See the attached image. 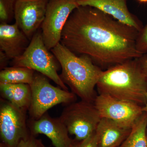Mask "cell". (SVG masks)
<instances>
[{"label":"cell","instance_id":"1","mask_svg":"<svg viewBox=\"0 0 147 147\" xmlns=\"http://www.w3.org/2000/svg\"><path fill=\"white\" fill-rule=\"evenodd\" d=\"M139 31L88 6H79L64 27L61 43L76 55L89 56L105 69L142 57L136 47Z\"/></svg>","mask_w":147,"mask_h":147},{"label":"cell","instance_id":"2","mask_svg":"<svg viewBox=\"0 0 147 147\" xmlns=\"http://www.w3.org/2000/svg\"><path fill=\"white\" fill-rule=\"evenodd\" d=\"M99 94L144 106L146 102L147 78L139 58L103 70L96 85Z\"/></svg>","mask_w":147,"mask_h":147},{"label":"cell","instance_id":"3","mask_svg":"<svg viewBox=\"0 0 147 147\" xmlns=\"http://www.w3.org/2000/svg\"><path fill=\"white\" fill-rule=\"evenodd\" d=\"M60 64L62 81L81 100L94 102L95 88L102 71L86 55L77 56L61 42L51 50Z\"/></svg>","mask_w":147,"mask_h":147},{"label":"cell","instance_id":"4","mask_svg":"<svg viewBox=\"0 0 147 147\" xmlns=\"http://www.w3.org/2000/svg\"><path fill=\"white\" fill-rule=\"evenodd\" d=\"M49 51L43 41L42 32L38 31L32 38L24 54L13 60L11 64L33 69L51 79L63 89L68 90L58 74L60 64Z\"/></svg>","mask_w":147,"mask_h":147},{"label":"cell","instance_id":"5","mask_svg":"<svg viewBox=\"0 0 147 147\" xmlns=\"http://www.w3.org/2000/svg\"><path fill=\"white\" fill-rule=\"evenodd\" d=\"M31 101L28 110L30 119H38L55 105H66L77 101V96L72 92L54 86L47 77L35 72L33 80L30 85Z\"/></svg>","mask_w":147,"mask_h":147},{"label":"cell","instance_id":"6","mask_svg":"<svg viewBox=\"0 0 147 147\" xmlns=\"http://www.w3.org/2000/svg\"><path fill=\"white\" fill-rule=\"evenodd\" d=\"M59 118L78 141L94 132L101 119L94 102L82 100L66 105Z\"/></svg>","mask_w":147,"mask_h":147},{"label":"cell","instance_id":"7","mask_svg":"<svg viewBox=\"0 0 147 147\" xmlns=\"http://www.w3.org/2000/svg\"><path fill=\"white\" fill-rule=\"evenodd\" d=\"M27 112L1 98L0 147H16L31 135L27 121Z\"/></svg>","mask_w":147,"mask_h":147},{"label":"cell","instance_id":"8","mask_svg":"<svg viewBox=\"0 0 147 147\" xmlns=\"http://www.w3.org/2000/svg\"><path fill=\"white\" fill-rule=\"evenodd\" d=\"M79 6L76 0H49L40 26L42 39L48 50L60 42L63 30L67 19Z\"/></svg>","mask_w":147,"mask_h":147},{"label":"cell","instance_id":"9","mask_svg":"<svg viewBox=\"0 0 147 147\" xmlns=\"http://www.w3.org/2000/svg\"><path fill=\"white\" fill-rule=\"evenodd\" d=\"M94 103L101 118L110 119L129 128L144 113L143 106L102 94L97 95Z\"/></svg>","mask_w":147,"mask_h":147},{"label":"cell","instance_id":"10","mask_svg":"<svg viewBox=\"0 0 147 147\" xmlns=\"http://www.w3.org/2000/svg\"><path fill=\"white\" fill-rule=\"evenodd\" d=\"M49 0H16L15 23L30 40L41 26Z\"/></svg>","mask_w":147,"mask_h":147},{"label":"cell","instance_id":"11","mask_svg":"<svg viewBox=\"0 0 147 147\" xmlns=\"http://www.w3.org/2000/svg\"><path fill=\"white\" fill-rule=\"evenodd\" d=\"M28 125L32 135H45L55 147L72 146L74 139L69 137L66 127L59 117H52L46 113L38 119H30Z\"/></svg>","mask_w":147,"mask_h":147},{"label":"cell","instance_id":"12","mask_svg":"<svg viewBox=\"0 0 147 147\" xmlns=\"http://www.w3.org/2000/svg\"><path fill=\"white\" fill-rule=\"evenodd\" d=\"M79 6H88L99 9L121 23L140 32L142 22L129 10L127 0H77Z\"/></svg>","mask_w":147,"mask_h":147},{"label":"cell","instance_id":"13","mask_svg":"<svg viewBox=\"0 0 147 147\" xmlns=\"http://www.w3.org/2000/svg\"><path fill=\"white\" fill-rule=\"evenodd\" d=\"M30 40L15 24H0V50L5 53L9 60L18 58L24 54Z\"/></svg>","mask_w":147,"mask_h":147},{"label":"cell","instance_id":"14","mask_svg":"<svg viewBox=\"0 0 147 147\" xmlns=\"http://www.w3.org/2000/svg\"><path fill=\"white\" fill-rule=\"evenodd\" d=\"M131 129L102 118L95 130L98 147H119L129 135Z\"/></svg>","mask_w":147,"mask_h":147},{"label":"cell","instance_id":"15","mask_svg":"<svg viewBox=\"0 0 147 147\" xmlns=\"http://www.w3.org/2000/svg\"><path fill=\"white\" fill-rule=\"evenodd\" d=\"M1 98L16 107L28 111L31 101V90L28 84L0 83Z\"/></svg>","mask_w":147,"mask_h":147},{"label":"cell","instance_id":"16","mask_svg":"<svg viewBox=\"0 0 147 147\" xmlns=\"http://www.w3.org/2000/svg\"><path fill=\"white\" fill-rule=\"evenodd\" d=\"M34 74V70L28 67L13 66L6 67L0 72V83L30 85L33 80Z\"/></svg>","mask_w":147,"mask_h":147},{"label":"cell","instance_id":"17","mask_svg":"<svg viewBox=\"0 0 147 147\" xmlns=\"http://www.w3.org/2000/svg\"><path fill=\"white\" fill-rule=\"evenodd\" d=\"M147 114H142L132 127L129 135L119 147H147Z\"/></svg>","mask_w":147,"mask_h":147},{"label":"cell","instance_id":"18","mask_svg":"<svg viewBox=\"0 0 147 147\" xmlns=\"http://www.w3.org/2000/svg\"><path fill=\"white\" fill-rule=\"evenodd\" d=\"M16 0H0L1 23L8 24L14 17Z\"/></svg>","mask_w":147,"mask_h":147},{"label":"cell","instance_id":"19","mask_svg":"<svg viewBox=\"0 0 147 147\" xmlns=\"http://www.w3.org/2000/svg\"><path fill=\"white\" fill-rule=\"evenodd\" d=\"M137 50L142 54L147 53V24L139 32L136 41Z\"/></svg>","mask_w":147,"mask_h":147},{"label":"cell","instance_id":"20","mask_svg":"<svg viewBox=\"0 0 147 147\" xmlns=\"http://www.w3.org/2000/svg\"><path fill=\"white\" fill-rule=\"evenodd\" d=\"M72 147H98V141L95 131L86 139L81 141L74 139Z\"/></svg>","mask_w":147,"mask_h":147},{"label":"cell","instance_id":"21","mask_svg":"<svg viewBox=\"0 0 147 147\" xmlns=\"http://www.w3.org/2000/svg\"><path fill=\"white\" fill-rule=\"evenodd\" d=\"M16 147H47L42 143V140L36 138V136L30 135L27 139L22 140Z\"/></svg>","mask_w":147,"mask_h":147},{"label":"cell","instance_id":"22","mask_svg":"<svg viewBox=\"0 0 147 147\" xmlns=\"http://www.w3.org/2000/svg\"><path fill=\"white\" fill-rule=\"evenodd\" d=\"M139 61L142 71L147 78V55L144 54L139 58Z\"/></svg>","mask_w":147,"mask_h":147},{"label":"cell","instance_id":"23","mask_svg":"<svg viewBox=\"0 0 147 147\" xmlns=\"http://www.w3.org/2000/svg\"><path fill=\"white\" fill-rule=\"evenodd\" d=\"M9 60V59L5 53L0 50V67L1 69H2L6 67Z\"/></svg>","mask_w":147,"mask_h":147},{"label":"cell","instance_id":"24","mask_svg":"<svg viewBox=\"0 0 147 147\" xmlns=\"http://www.w3.org/2000/svg\"><path fill=\"white\" fill-rule=\"evenodd\" d=\"M143 111L144 112L146 113L147 114V94L146 96V104L144 106H143V108H142Z\"/></svg>","mask_w":147,"mask_h":147},{"label":"cell","instance_id":"25","mask_svg":"<svg viewBox=\"0 0 147 147\" xmlns=\"http://www.w3.org/2000/svg\"><path fill=\"white\" fill-rule=\"evenodd\" d=\"M140 3H147V0H138Z\"/></svg>","mask_w":147,"mask_h":147},{"label":"cell","instance_id":"26","mask_svg":"<svg viewBox=\"0 0 147 147\" xmlns=\"http://www.w3.org/2000/svg\"><path fill=\"white\" fill-rule=\"evenodd\" d=\"M76 1H77V0H76Z\"/></svg>","mask_w":147,"mask_h":147}]
</instances>
